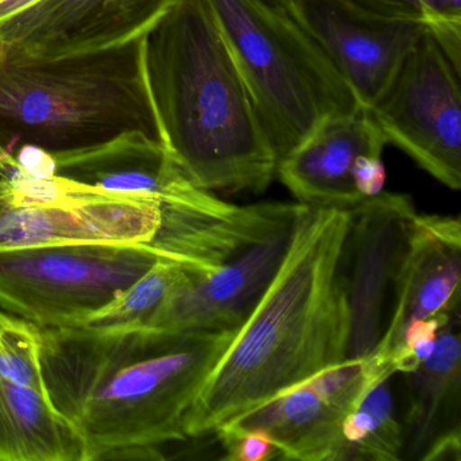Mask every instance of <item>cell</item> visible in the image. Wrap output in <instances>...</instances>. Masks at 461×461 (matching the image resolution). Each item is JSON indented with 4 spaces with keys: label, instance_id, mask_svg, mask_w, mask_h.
Listing matches in <instances>:
<instances>
[{
    "label": "cell",
    "instance_id": "1",
    "mask_svg": "<svg viewBox=\"0 0 461 461\" xmlns=\"http://www.w3.org/2000/svg\"><path fill=\"white\" fill-rule=\"evenodd\" d=\"M53 406L79 431L87 461L163 460L185 441V418L236 330L40 329Z\"/></svg>",
    "mask_w": 461,
    "mask_h": 461
},
{
    "label": "cell",
    "instance_id": "2",
    "mask_svg": "<svg viewBox=\"0 0 461 461\" xmlns=\"http://www.w3.org/2000/svg\"><path fill=\"white\" fill-rule=\"evenodd\" d=\"M350 210L306 206L279 268L194 401L187 438L223 423L347 358L344 253Z\"/></svg>",
    "mask_w": 461,
    "mask_h": 461
},
{
    "label": "cell",
    "instance_id": "3",
    "mask_svg": "<svg viewBox=\"0 0 461 461\" xmlns=\"http://www.w3.org/2000/svg\"><path fill=\"white\" fill-rule=\"evenodd\" d=\"M167 149L202 190L261 194L277 158L209 0H174L147 39Z\"/></svg>",
    "mask_w": 461,
    "mask_h": 461
},
{
    "label": "cell",
    "instance_id": "4",
    "mask_svg": "<svg viewBox=\"0 0 461 461\" xmlns=\"http://www.w3.org/2000/svg\"><path fill=\"white\" fill-rule=\"evenodd\" d=\"M147 39L50 60L0 55V147L9 155L23 145L59 153L142 133L167 148Z\"/></svg>",
    "mask_w": 461,
    "mask_h": 461
},
{
    "label": "cell",
    "instance_id": "5",
    "mask_svg": "<svg viewBox=\"0 0 461 461\" xmlns=\"http://www.w3.org/2000/svg\"><path fill=\"white\" fill-rule=\"evenodd\" d=\"M277 163L329 118L360 106L352 88L287 7L209 0Z\"/></svg>",
    "mask_w": 461,
    "mask_h": 461
},
{
    "label": "cell",
    "instance_id": "6",
    "mask_svg": "<svg viewBox=\"0 0 461 461\" xmlns=\"http://www.w3.org/2000/svg\"><path fill=\"white\" fill-rule=\"evenodd\" d=\"M160 258L148 244L0 249V309L39 329L79 326Z\"/></svg>",
    "mask_w": 461,
    "mask_h": 461
},
{
    "label": "cell",
    "instance_id": "7",
    "mask_svg": "<svg viewBox=\"0 0 461 461\" xmlns=\"http://www.w3.org/2000/svg\"><path fill=\"white\" fill-rule=\"evenodd\" d=\"M460 75L425 29L368 109L387 144L453 191L461 187Z\"/></svg>",
    "mask_w": 461,
    "mask_h": 461
},
{
    "label": "cell",
    "instance_id": "8",
    "mask_svg": "<svg viewBox=\"0 0 461 461\" xmlns=\"http://www.w3.org/2000/svg\"><path fill=\"white\" fill-rule=\"evenodd\" d=\"M391 376L372 356L345 358L226 423L266 431L280 458L339 461L345 418Z\"/></svg>",
    "mask_w": 461,
    "mask_h": 461
},
{
    "label": "cell",
    "instance_id": "9",
    "mask_svg": "<svg viewBox=\"0 0 461 461\" xmlns=\"http://www.w3.org/2000/svg\"><path fill=\"white\" fill-rule=\"evenodd\" d=\"M174 0H37L0 23V55L50 60L148 36Z\"/></svg>",
    "mask_w": 461,
    "mask_h": 461
},
{
    "label": "cell",
    "instance_id": "10",
    "mask_svg": "<svg viewBox=\"0 0 461 461\" xmlns=\"http://www.w3.org/2000/svg\"><path fill=\"white\" fill-rule=\"evenodd\" d=\"M417 214L409 195L384 191L350 209L345 242L350 275H344L349 312L347 358L366 357L382 339L385 296Z\"/></svg>",
    "mask_w": 461,
    "mask_h": 461
},
{
    "label": "cell",
    "instance_id": "11",
    "mask_svg": "<svg viewBox=\"0 0 461 461\" xmlns=\"http://www.w3.org/2000/svg\"><path fill=\"white\" fill-rule=\"evenodd\" d=\"M288 9L366 110L425 31L420 23L366 12L355 0H290Z\"/></svg>",
    "mask_w": 461,
    "mask_h": 461
},
{
    "label": "cell",
    "instance_id": "12",
    "mask_svg": "<svg viewBox=\"0 0 461 461\" xmlns=\"http://www.w3.org/2000/svg\"><path fill=\"white\" fill-rule=\"evenodd\" d=\"M160 223V201L109 195L74 183V191L58 203L12 204L0 215V249L61 244H149Z\"/></svg>",
    "mask_w": 461,
    "mask_h": 461
},
{
    "label": "cell",
    "instance_id": "13",
    "mask_svg": "<svg viewBox=\"0 0 461 461\" xmlns=\"http://www.w3.org/2000/svg\"><path fill=\"white\" fill-rule=\"evenodd\" d=\"M291 231L249 248L217 271L185 268L145 328L175 336L237 330L279 268Z\"/></svg>",
    "mask_w": 461,
    "mask_h": 461
},
{
    "label": "cell",
    "instance_id": "14",
    "mask_svg": "<svg viewBox=\"0 0 461 461\" xmlns=\"http://www.w3.org/2000/svg\"><path fill=\"white\" fill-rule=\"evenodd\" d=\"M460 220L417 214L393 277L395 301L390 322L369 356L395 374L390 361L407 326L460 309Z\"/></svg>",
    "mask_w": 461,
    "mask_h": 461
},
{
    "label": "cell",
    "instance_id": "15",
    "mask_svg": "<svg viewBox=\"0 0 461 461\" xmlns=\"http://www.w3.org/2000/svg\"><path fill=\"white\" fill-rule=\"evenodd\" d=\"M50 155L58 176L109 195L150 198L161 203L220 201L212 191L196 187L167 148L147 134L125 133L104 144Z\"/></svg>",
    "mask_w": 461,
    "mask_h": 461
},
{
    "label": "cell",
    "instance_id": "16",
    "mask_svg": "<svg viewBox=\"0 0 461 461\" xmlns=\"http://www.w3.org/2000/svg\"><path fill=\"white\" fill-rule=\"evenodd\" d=\"M387 141L369 110L329 118L277 163L276 176L310 207L350 210L363 201L352 169L360 156H382Z\"/></svg>",
    "mask_w": 461,
    "mask_h": 461
},
{
    "label": "cell",
    "instance_id": "17",
    "mask_svg": "<svg viewBox=\"0 0 461 461\" xmlns=\"http://www.w3.org/2000/svg\"><path fill=\"white\" fill-rule=\"evenodd\" d=\"M0 461H87L85 442L47 393L0 376Z\"/></svg>",
    "mask_w": 461,
    "mask_h": 461
},
{
    "label": "cell",
    "instance_id": "18",
    "mask_svg": "<svg viewBox=\"0 0 461 461\" xmlns=\"http://www.w3.org/2000/svg\"><path fill=\"white\" fill-rule=\"evenodd\" d=\"M406 377L409 407L403 428L404 450L412 457H420L441 433L442 415L450 399L460 393V309L439 328L433 353Z\"/></svg>",
    "mask_w": 461,
    "mask_h": 461
},
{
    "label": "cell",
    "instance_id": "19",
    "mask_svg": "<svg viewBox=\"0 0 461 461\" xmlns=\"http://www.w3.org/2000/svg\"><path fill=\"white\" fill-rule=\"evenodd\" d=\"M388 380L372 387L342 423L339 461H398L404 429L396 420Z\"/></svg>",
    "mask_w": 461,
    "mask_h": 461
},
{
    "label": "cell",
    "instance_id": "20",
    "mask_svg": "<svg viewBox=\"0 0 461 461\" xmlns=\"http://www.w3.org/2000/svg\"><path fill=\"white\" fill-rule=\"evenodd\" d=\"M183 271L185 267L182 264L160 258L128 290L79 326L98 330L147 326L161 302L166 299L167 294L182 276Z\"/></svg>",
    "mask_w": 461,
    "mask_h": 461
},
{
    "label": "cell",
    "instance_id": "21",
    "mask_svg": "<svg viewBox=\"0 0 461 461\" xmlns=\"http://www.w3.org/2000/svg\"><path fill=\"white\" fill-rule=\"evenodd\" d=\"M366 12L420 23L461 72V0H355Z\"/></svg>",
    "mask_w": 461,
    "mask_h": 461
},
{
    "label": "cell",
    "instance_id": "22",
    "mask_svg": "<svg viewBox=\"0 0 461 461\" xmlns=\"http://www.w3.org/2000/svg\"><path fill=\"white\" fill-rule=\"evenodd\" d=\"M0 376L47 393L41 368V331L0 309Z\"/></svg>",
    "mask_w": 461,
    "mask_h": 461
},
{
    "label": "cell",
    "instance_id": "23",
    "mask_svg": "<svg viewBox=\"0 0 461 461\" xmlns=\"http://www.w3.org/2000/svg\"><path fill=\"white\" fill-rule=\"evenodd\" d=\"M450 314L452 312L410 323L404 330L398 349L391 357L393 371L404 375L415 371L433 353L439 328L444 325Z\"/></svg>",
    "mask_w": 461,
    "mask_h": 461
},
{
    "label": "cell",
    "instance_id": "24",
    "mask_svg": "<svg viewBox=\"0 0 461 461\" xmlns=\"http://www.w3.org/2000/svg\"><path fill=\"white\" fill-rule=\"evenodd\" d=\"M229 461H269L280 457L279 450L266 431L221 425L215 430Z\"/></svg>",
    "mask_w": 461,
    "mask_h": 461
},
{
    "label": "cell",
    "instance_id": "25",
    "mask_svg": "<svg viewBox=\"0 0 461 461\" xmlns=\"http://www.w3.org/2000/svg\"><path fill=\"white\" fill-rule=\"evenodd\" d=\"M353 185L363 199L375 198L384 191L387 172L382 156H360L352 169Z\"/></svg>",
    "mask_w": 461,
    "mask_h": 461
},
{
    "label": "cell",
    "instance_id": "26",
    "mask_svg": "<svg viewBox=\"0 0 461 461\" xmlns=\"http://www.w3.org/2000/svg\"><path fill=\"white\" fill-rule=\"evenodd\" d=\"M423 461H460V425L441 431L420 456Z\"/></svg>",
    "mask_w": 461,
    "mask_h": 461
},
{
    "label": "cell",
    "instance_id": "27",
    "mask_svg": "<svg viewBox=\"0 0 461 461\" xmlns=\"http://www.w3.org/2000/svg\"><path fill=\"white\" fill-rule=\"evenodd\" d=\"M37 0H4L0 4V23H4L7 18L20 13L21 10L36 4Z\"/></svg>",
    "mask_w": 461,
    "mask_h": 461
},
{
    "label": "cell",
    "instance_id": "28",
    "mask_svg": "<svg viewBox=\"0 0 461 461\" xmlns=\"http://www.w3.org/2000/svg\"><path fill=\"white\" fill-rule=\"evenodd\" d=\"M13 203V191L9 182L0 176V215L4 214Z\"/></svg>",
    "mask_w": 461,
    "mask_h": 461
},
{
    "label": "cell",
    "instance_id": "29",
    "mask_svg": "<svg viewBox=\"0 0 461 461\" xmlns=\"http://www.w3.org/2000/svg\"><path fill=\"white\" fill-rule=\"evenodd\" d=\"M13 160V156L9 155L4 148L0 147V169L4 168L6 164Z\"/></svg>",
    "mask_w": 461,
    "mask_h": 461
},
{
    "label": "cell",
    "instance_id": "30",
    "mask_svg": "<svg viewBox=\"0 0 461 461\" xmlns=\"http://www.w3.org/2000/svg\"><path fill=\"white\" fill-rule=\"evenodd\" d=\"M2 2H4V0H0V4H2Z\"/></svg>",
    "mask_w": 461,
    "mask_h": 461
}]
</instances>
